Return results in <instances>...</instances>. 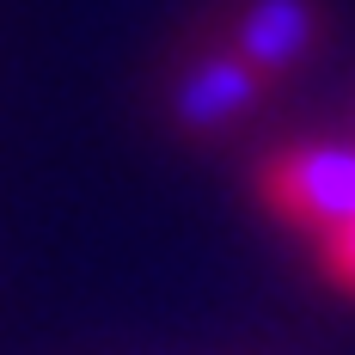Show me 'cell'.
<instances>
[{
    "instance_id": "7a4b0ae2",
    "label": "cell",
    "mask_w": 355,
    "mask_h": 355,
    "mask_svg": "<svg viewBox=\"0 0 355 355\" xmlns=\"http://www.w3.org/2000/svg\"><path fill=\"white\" fill-rule=\"evenodd\" d=\"M270 98V80L251 68L239 49L214 43L196 49L166 86V123H172L184 141H214L227 129H239L245 116H257Z\"/></svg>"
},
{
    "instance_id": "6da1fadb",
    "label": "cell",
    "mask_w": 355,
    "mask_h": 355,
    "mask_svg": "<svg viewBox=\"0 0 355 355\" xmlns=\"http://www.w3.org/2000/svg\"><path fill=\"white\" fill-rule=\"evenodd\" d=\"M257 190L288 227L337 239L343 227H355V147L349 141L288 147L257 172Z\"/></svg>"
},
{
    "instance_id": "277c9868",
    "label": "cell",
    "mask_w": 355,
    "mask_h": 355,
    "mask_svg": "<svg viewBox=\"0 0 355 355\" xmlns=\"http://www.w3.org/2000/svg\"><path fill=\"white\" fill-rule=\"evenodd\" d=\"M324 276L343 294H355V227H343L337 239H324Z\"/></svg>"
},
{
    "instance_id": "3957f363",
    "label": "cell",
    "mask_w": 355,
    "mask_h": 355,
    "mask_svg": "<svg viewBox=\"0 0 355 355\" xmlns=\"http://www.w3.org/2000/svg\"><path fill=\"white\" fill-rule=\"evenodd\" d=\"M324 37V6L319 0H245L233 31H227V49H239L251 68L263 73L270 86L294 73Z\"/></svg>"
}]
</instances>
